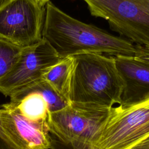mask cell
I'll return each instance as SVG.
<instances>
[{
    "instance_id": "6da1fadb",
    "label": "cell",
    "mask_w": 149,
    "mask_h": 149,
    "mask_svg": "<svg viewBox=\"0 0 149 149\" xmlns=\"http://www.w3.org/2000/svg\"><path fill=\"white\" fill-rule=\"evenodd\" d=\"M42 38L63 59L86 53L134 56L135 45L68 15L51 2L45 5Z\"/></svg>"
},
{
    "instance_id": "7a4b0ae2",
    "label": "cell",
    "mask_w": 149,
    "mask_h": 149,
    "mask_svg": "<svg viewBox=\"0 0 149 149\" xmlns=\"http://www.w3.org/2000/svg\"><path fill=\"white\" fill-rule=\"evenodd\" d=\"M70 102L108 107L121 103L123 81L113 56L86 53L73 56Z\"/></svg>"
},
{
    "instance_id": "3957f363",
    "label": "cell",
    "mask_w": 149,
    "mask_h": 149,
    "mask_svg": "<svg viewBox=\"0 0 149 149\" xmlns=\"http://www.w3.org/2000/svg\"><path fill=\"white\" fill-rule=\"evenodd\" d=\"M149 136V94L143 99L112 107L91 149H131Z\"/></svg>"
},
{
    "instance_id": "277c9868",
    "label": "cell",
    "mask_w": 149,
    "mask_h": 149,
    "mask_svg": "<svg viewBox=\"0 0 149 149\" xmlns=\"http://www.w3.org/2000/svg\"><path fill=\"white\" fill-rule=\"evenodd\" d=\"M110 108L97 104L71 102L64 108L49 113V133L66 144L90 145Z\"/></svg>"
},
{
    "instance_id": "5b68a950",
    "label": "cell",
    "mask_w": 149,
    "mask_h": 149,
    "mask_svg": "<svg viewBox=\"0 0 149 149\" xmlns=\"http://www.w3.org/2000/svg\"><path fill=\"white\" fill-rule=\"evenodd\" d=\"M91 15L137 45L149 47V0H83Z\"/></svg>"
},
{
    "instance_id": "8992f818",
    "label": "cell",
    "mask_w": 149,
    "mask_h": 149,
    "mask_svg": "<svg viewBox=\"0 0 149 149\" xmlns=\"http://www.w3.org/2000/svg\"><path fill=\"white\" fill-rule=\"evenodd\" d=\"M45 7L36 0H7L0 7V38L20 47L42 39Z\"/></svg>"
},
{
    "instance_id": "52a82bcc",
    "label": "cell",
    "mask_w": 149,
    "mask_h": 149,
    "mask_svg": "<svg viewBox=\"0 0 149 149\" xmlns=\"http://www.w3.org/2000/svg\"><path fill=\"white\" fill-rule=\"evenodd\" d=\"M61 59L43 38L33 45L23 47L14 66L0 80V93L9 97L19 89L41 79L47 70Z\"/></svg>"
},
{
    "instance_id": "ba28073f",
    "label": "cell",
    "mask_w": 149,
    "mask_h": 149,
    "mask_svg": "<svg viewBox=\"0 0 149 149\" xmlns=\"http://www.w3.org/2000/svg\"><path fill=\"white\" fill-rule=\"evenodd\" d=\"M9 97L10 101L5 104L8 107L35 122H47L49 113L59 111L70 103L42 78L19 89Z\"/></svg>"
},
{
    "instance_id": "9c48e42d",
    "label": "cell",
    "mask_w": 149,
    "mask_h": 149,
    "mask_svg": "<svg viewBox=\"0 0 149 149\" xmlns=\"http://www.w3.org/2000/svg\"><path fill=\"white\" fill-rule=\"evenodd\" d=\"M0 109V131L17 149H50L48 123L30 121L5 104Z\"/></svg>"
},
{
    "instance_id": "30bf717a",
    "label": "cell",
    "mask_w": 149,
    "mask_h": 149,
    "mask_svg": "<svg viewBox=\"0 0 149 149\" xmlns=\"http://www.w3.org/2000/svg\"><path fill=\"white\" fill-rule=\"evenodd\" d=\"M123 81L120 104L140 101L149 94V66L134 56H114Z\"/></svg>"
},
{
    "instance_id": "8fae6325",
    "label": "cell",
    "mask_w": 149,
    "mask_h": 149,
    "mask_svg": "<svg viewBox=\"0 0 149 149\" xmlns=\"http://www.w3.org/2000/svg\"><path fill=\"white\" fill-rule=\"evenodd\" d=\"M73 69L74 58L69 56L62 59L58 63L47 70L42 76V78L61 97L69 102Z\"/></svg>"
},
{
    "instance_id": "7c38bea8",
    "label": "cell",
    "mask_w": 149,
    "mask_h": 149,
    "mask_svg": "<svg viewBox=\"0 0 149 149\" xmlns=\"http://www.w3.org/2000/svg\"><path fill=\"white\" fill-rule=\"evenodd\" d=\"M23 48L0 38V80L14 66Z\"/></svg>"
},
{
    "instance_id": "4fadbf2b",
    "label": "cell",
    "mask_w": 149,
    "mask_h": 149,
    "mask_svg": "<svg viewBox=\"0 0 149 149\" xmlns=\"http://www.w3.org/2000/svg\"><path fill=\"white\" fill-rule=\"evenodd\" d=\"M134 57L149 66V47L136 45Z\"/></svg>"
},
{
    "instance_id": "5bb4252c",
    "label": "cell",
    "mask_w": 149,
    "mask_h": 149,
    "mask_svg": "<svg viewBox=\"0 0 149 149\" xmlns=\"http://www.w3.org/2000/svg\"><path fill=\"white\" fill-rule=\"evenodd\" d=\"M0 149H17L0 131Z\"/></svg>"
},
{
    "instance_id": "9a60e30c",
    "label": "cell",
    "mask_w": 149,
    "mask_h": 149,
    "mask_svg": "<svg viewBox=\"0 0 149 149\" xmlns=\"http://www.w3.org/2000/svg\"><path fill=\"white\" fill-rule=\"evenodd\" d=\"M131 149H149V136L133 146Z\"/></svg>"
},
{
    "instance_id": "2e32d148",
    "label": "cell",
    "mask_w": 149,
    "mask_h": 149,
    "mask_svg": "<svg viewBox=\"0 0 149 149\" xmlns=\"http://www.w3.org/2000/svg\"><path fill=\"white\" fill-rule=\"evenodd\" d=\"M72 145L80 147L82 149H91L89 144H72Z\"/></svg>"
},
{
    "instance_id": "e0dca14e",
    "label": "cell",
    "mask_w": 149,
    "mask_h": 149,
    "mask_svg": "<svg viewBox=\"0 0 149 149\" xmlns=\"http://www.w3.org/2000/svg\"><path fill=\"white\" fill-rule=\"evenodd\" d=\"M38 3L41 5L42 6H45L46 4L49 1V0H36Z\"/></svg>"
},
{
    "instance_id": "ac0fdd59",
    "label": "cell",
    "mask_w": 149,
    "mask_h": 149,
    "mask_svg": "<svg viewBox=\"0 0 149 149\" xmlns=\"http://www.w3.org/2000/svg\"><path fill=\"white\" fill-rule=\"evenodd\" d=\"M7 0H0V7Z\"/></svg>"
}]
</instances>
